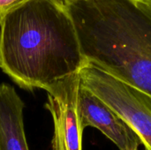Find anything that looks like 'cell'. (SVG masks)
<instances>
[{
    "label": "cell",
    "instance_id": "obj_1",
    "mask_svg": "<svg viewBox=\"0 0 151 150\" xmlns=\"http://www.w3.org/2000/svg\"><path fill=\"white\" fill-rule=\"evenodd\" d=\"M85 63L61 0H29L0 23V68L23 88L47 90Z\"/></svg>",
    "mask_w": 151,
    "mask_h": 150
},
{
    "label": "cell",
    "instance_id": "obj_3",
    "mask_svg": "<svg viewBox=\"0 0 151 150\" xmlns=\"http://www.w3.org/2000/svg\"><path fill=\"white\" fill-rule=\"evenodd\" d=\"M81 85L113 110L151 150V95L86 61L79 71Z\"/></svg>",
    "mask_w": 151,
    "mask_h": 150
},
{
    "label": "cell",
    "instance_id": "obj_4",
    "mask_svg": "<svg viewBox=\"0 0 151 150\" xmlns=\"http://www.w3.org/2000/svg\"><path fill=\"white\" fill-rule=\"evenodd\" d=\"M80 87V75L76 72L46 90L45 108L54 124L52 150H82L83 129L78 111Z\"/></svg>",
    "mask_w": 151,
    "mask_h": 150
},
{
    "label": "cell",
    "instance_id": "obj_9",
    "mask_svg": "<svg viewBox=\"0 0 151 150\" xmlns=\"http://www.w3.org/2000/svg\"><path fill=\"white\" fill-rule=\"evenodd\" d=\"M144 1H145V2H147V3H148V4H149L151 6V0H144Z\"/></svg>",
    "mask_w": 151,
    "mask_h": 150
},
{
    "label": "cell",
    "instance_id": "obj_5",
    "mask_svg": "<svg viewBox=\"0 0 151 150\" xmlns=\"http://www.w3.org/2000/svg\"><path fill=\"white\" fill-rule=\"evenodd\" d=\"M78 111L81 126L98 129L119 150L138 149L141 141L128 125L106 103L87 88L80 87Z\"/></svg>",
    "mask_w": 151,
    "mask_h": 150
},
{
    "label": "cell",
    "instance_id": "obj_7",
    "mask_svg": "<svg viewBox=\"0 0 151 150\" xmlns=\"http://www.w3.org/2000/svg\"><path fill=\"white\" fill-rule=\"evenodd\" d=\"M28 1L29 0H0V23L8 13Z\"/></svg>",
    "mask_w": 151,
    "mask_h": 150
},
{
    "label": "cell",
    "instance_id": "obj_10",
    "mask_svg": "<svg viewBox=\"0 0 151 150\" xmlns=\"http://www.w3.org/2000/svg\"><path fill=\"white\" fill-rule=\"evenodd\" d=\"M135 150H138V149H135Z\"/></svg>",
    "mask_w": 151,
    "mask_h": 150
},
{
    "label": "cell",
    "instance_id": "obj_6",
    "mask_svg": "<svg viewBox=\"0 0 151 150\" xmlns=\"http://www.w3.org/2000/svg\"><path fill=\"white\" fill-rule=\"evenodd\" d=\"M24 103L9 84H0V150H29L23 124Z\"/></svg>",
    "mask_w": 151,
    "mask_h": 150
},
{
    "label": "cell",
    "instance_id": "obj_2",
    "mask_svg": "<svg viewBox=\"0 0 151 150\" xmlns=\"http://www.w3.org/2000/svg\"><path fill=\"white\" fill-rule=\"evenodd\" d=\"M87 62L151 95V6L144 0L65 4Z\"/></svg>",
    "mask_w": 151,
    "mask_h": 150
},
{
    "label": "cell",
    "instance_id": "obj_8",
    "mask_svg": "<svg viewBox=\"0 0 151 150\" xmlns=\"http://www.w3.org/2000/svg\"><path fill=\"white\" fill-rule=\"evenodd\" d=\"M62 2L65 3H71V2H76V1H81V0H61Z\"/></svg>",
    "mask_w": 151,
    "mask_h": 150
}]
</instances>
